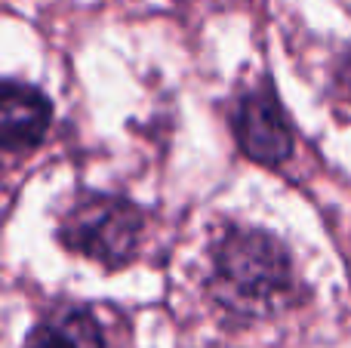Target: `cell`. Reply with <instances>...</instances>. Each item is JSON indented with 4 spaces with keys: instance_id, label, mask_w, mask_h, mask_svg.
<instances>
[{
    "instance_id": "obj_5",
    "label": "cell",
    "mask_w": 351,
    "mask_h": 348,
    "mask_svg": "<svg viewBox=\"0 0 351 348\" xmlns=\"http://www.w3.org/2000/svg\"><path fill=\"white\" fill-rule=\"evenodd\" d=\"M25 348H102V330L90 312H62L34 327Z\"/></svg>"
},
{
    "instance_id": "obj_3",
    "label": "cell",
    "mask_w": 351,
    "mask_h": 348,
    "mask_svg": "<svg viewBox=\"0 0 351 348\" xmlns=\"http://www.w3.org/2000/svg\"><path fill=\"white\" fill-rule=\"evenodd\" d=\"M234 129H237V142H241L243 154L253 158L256 164L278 166L293 151L290 123H287L271 90H256L250 96H243L234 117Z\"/></svg>"
},
{
    "instance_id": "obj_1",
    "label": "cell",
    "mask_w": 351,
    "mask_h": 348,
    "mask_svg": "<svg viewBox=\"0 0 351 348\" xmlns=\"http://www.w3.org/2000/svg\"><path fill=\"white\" fill-rule=\"evenodd\" d=\"M216 281L225 306L243 314L274 312L290 299V259L262 232H231L216 250Z\"/></svg>"
},
{
    "instance_id": "obj_4",
    "label": "cell",
    "mask_w": 351,
    "mask_h": 348,
    "mask_svg": "<svg viewBox=\"0 0 351 348\" xmlns=\"http://www.w3.org/2000/svg\"><path fill=\"white\" fill-rule=\"evenodd\" d=\"M49 102L34 90V86L25 84H10L3 86V96H0V136H3V148L6 151H22L31 148L47 136L49 127Z\"/></svg>"
},
{
    "instance_id": "obj_2",
    "label": "cell",
    "mask_w": 351,
    "mask_h": 348,
    "mask_svg": "<svg viewBox=\"0 0 351 348\" xmlns=\"http://www.w3.org/2000/svg\"><path fill=\"white\" fill-rule=\"evenodd\" d=\"M139 210L123 197L90 195L77 201L62 219V244L86 259L121 269L130 262L139 244Z\"/></svg>"
},
{
    "instance_id": "obj_6",
    "label": "cell",
    "mask_w": 351,
    "mask_h": 348,
    "mask_svg": "<svg viewBox=\"0 0 351 348\" xmlns=\"http://www.w3.org/2000/svg\"><path fill=\"white\" fill-rule=\"evenodd\" d=\"M336 77H339V86L346 90V96L351 99V49H348L346 55H342V62H339V74H336Z\"/></svg>"
}]
</instances>
